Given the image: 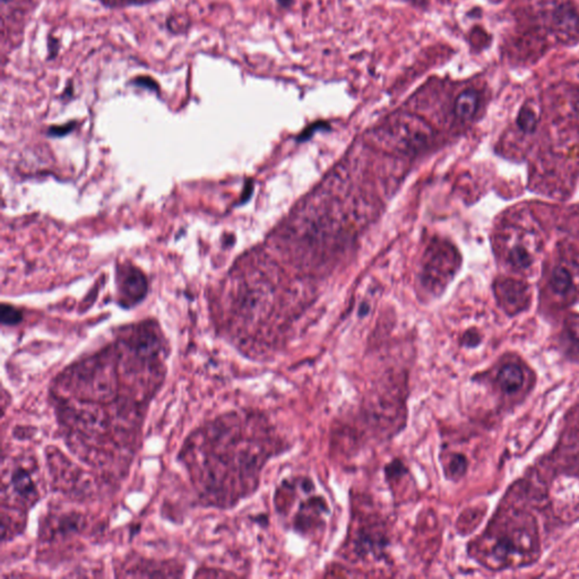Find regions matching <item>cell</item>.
I'll return each mask as SVG.
<instances>
[{"mask_svg": "<svg viewBox=\"0 0 579 579\" xmlns=\"http://www.w3.org/2000/svg\"><path fill=\"white\" fill-rule=\"evenodd\" d=\"M434 139L432 126L422 118L412 115H401L386 125L377 129L373 141L377 146L395 152L411 154L428 146Z\"/></svg>", "mask_w": 579, "mask_h": 579, "instance_id": "6da1fadb", "label": "cell"}, {"mask_svg": "<svg viewBox=\"0 0 579 579\" xmlns=\"http://www.w3.org/2000/svg\"><path fill=\"white\" fill-rule=\"evenodd\" d=\"M456 261V252L449 244L432 241L422 261V285L432 293L440 291L455 273Z\"/></svg>", "mask_w": 579, "mask_h": 579, "instance_id": "7a4b0ae2", "label": "cell"}, {"mask_svg": "<svg viewBox=\"0 0 579 579\" xmlns=\"http://www.w3.org/2000/svg\"><path fill=\"white\" fill-rule=\"evenodd\" d=\"M554 26L560 40L571 41L579 34V15L570 5H563L554 12Z\"/></svg>", "mask_w": 579, "mask_h": 579, "instance_id": "3957f363", "label": "cell"}, {"mask_svg": "<svg viewBox=\"0 0 579 579\" xmlns=\"http://www.w3.org/2000/svg\"><path fill=\"white\" fill-rule=\"evenodd\" d=\"M146 280L139 270L127 268L120 276V292L128 301H139L146 293Z\"/></svg>", "mask_w": 579, "mask_h": 579, "instance_id": "277c9868", "label": "cell"}, {"mask_svg": "<svg viewBox=\"0 0 579 579\" xmlns=\"http://www.w3.org/2000/svg\"><path fill=\"white\" fill-rule=\"evenodd\" d=\"M499 386L506 393H514L519 390L524 383V373L521 368L515 364H506L499 371Z\"/></svg>", "mask_w": 579, "mask_h": 579, "instance_id": "5b68a950", "label": "cell"}, {"mask_svg": "<svg viewBox=\"0 0 579 579\" xmlns=\"http://www.w3.org/2000/svg\"><path fill=\"white\" fill-rule=\"evenodd\" d=\"M551 289L556 294L560 296H570L573 292L574 277L569 268L565 266H557L552 270L550 277Z\"/></svg>", "mask_w": 579, "mask_h": 579, "instance_id": "8992f818", "label": "cell"}, {"mask_svg": "<svg viewBox=\"0 0 579 579\" xmlns=\"http://www.w3.org/2000/svg\"><path fill=\"white\" fill-rule=\"evenodd\" d=\"M479 106V95L475 91L467 90L460 93L455 102V113L460 119L473 118Z\"/></svg>", "mask_w": 579, "mask_h": 579, "instance_id": "52a82bcc", "label": "cell"}, {"mask_svg": "<svg viewBox=\"0 0 579 579\" xmlns=\"http://www.w3.org/2000/svg\"><path fill=\"white\" fill-rule=\"evenodd\" d=\"M507 259L509 264L517 270H528L533 264V255L523 244L512 246V248L509 249Z\"/></svg>", "mask_w": 579, "mask_h": 579, "instance_id": "ba28073f", "label": "cell"}, {"mask_svg": "<svg viewBox=\"0 0 579 579\" xmlns=\"http://www.w3.org/2000/svg\"><path fill=\"white\" fill-rule=\"evenodd\" d=\"M500 289L502 298L510 303L509 305H524L523 303H525V296L528 294L524 284L518 283L516 281L507 280L500 284Z\"/></svg>", "mask_w": 579, "mask_h": 579, "instance_id": "9c48e42d", "label": "cell"}, {"mask_svg": "<svg viewBox=\"0 0 579 579\" xmlns=\"http://www.w3.org/2000/svg\"><path fill=\"white\" fill-rule=\"evenodd\" d=\"M12 484H13L14 490L24 498L32 496L33 493H36V486L31 476L27 473V471L22 470V469L14 472L12 475Z\"/></svg>", "mask_w": 579, "mask_h": 579, "instance_id": "30bf717a", "label": "cell"}, {"mask_svg": "<svg viewBox=\"0 0 579 579\" xmlns=\"http://www.w3.org/2000/svg\"><path fill=\"white\" fill-rule=\"evenodd\" d=\"M539 118L534 110L531 108H523L518 115L517 125L524 132H533L538 126Z\"/></svg>", "mask_w": 579, "mask_h": 579, "instance_id": "8fae6325", "label": "cell"}, {"mask_svg": "<svg viewBox=\"0 0 579 579\" xmlns=\"http://www.w3.org/2000/svg\"><path fill=\"white\" fill-rule=\"evenodd\" d=\"M22 312L3 303L1 306V322L3 325H16L22 320Z\"/></svg>", "mask_w": 579, "mask_h": 579, "instance_id": "7c38bea8", "label": "cell"}, {"mask_svg": "<svg viewBox=\"0 0 579 579\" xmlns=\"http://www.w3.org/2000/svg\"><path fill=\"white\" fill-rule=\"evenodd\" d=\"M135 84L139 85V86L146 87V88H150V90H154L156 88V84L153 80L148 78H137L135 81Z\"/></svg>", "mask_w": 579, "mask_h": 579, "instance_id": "4fadbf2b", "label": "cell"}, {"mask_svg": "<svg viewBox=\"0 0 579 579\" xmlns=\"http://www.w3.org/2000/svg\"><path fill=\"white\" fill-rule=\"evenodd\" d=\"M71 128H73V125L54 127V128L50 129V134L54 136H62L67 134L68 132H71Z\"/></svg>", "mask_w": 579, "mask_h": 579, "instance_id": "5bb4252c", "label": "cell"}, {"mask_svg": "<svg viewBox=\"0 0 579 579\" xmlns=\"http://www.w3.org/2000/svg\"><path fill=\"white\" fill-rule=\"evenodd\" d=\"M119 3H125V5H137V3H144L150 0H118Z\"/></svg>", "mask_w": 579, "mask_h": 579, "instance_id": "9a60e30c", "label": "cell"}, {"mask_svg": "<svg viewBox=\"0 0 579 579\" xmlns=\"http://www.w3.org/2000/svg\"><path fill=\"white\" fill-rule=\"evenodd\" d=\"M8 1H10V0H3V3H8Z\"/></svg>", "mask_w": 579, "mask_h": 579, "instance_id": "2e32d148", "label": "cell"}]
</instances>
